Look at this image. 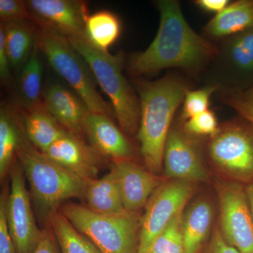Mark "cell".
<instances>
[{"label": "cell", "mask_w": 253, "mask_h": 253, "mask_svg": "<svg viewBox=\"0 0 253 253\" xmlns=\"http://www.w3.org/2000/svg\"><path fill=\"white\" fill-rule=\"evenodd\" d=\"M49 222L61 253H101L90 240L73 226L61 211L54 213Z\"/></svg>", "instance_id": "obj_26"}, {"label": "cell", "mask_w": 253, "mask_h": 253, "mask_svg": "<svg viewBox=\"0 0 253 253\" xmlns=\"http://www.w3.org/2000/svg\"><path fill=\"white\" fill-rule=\"evenodd\" d=\"M84 58L94 74L96 83L109 96L115 116L125 134H137L140 121V101L136 89L123 74L126 56L95 47L85 38H68Z\"/></svg>", "instance_id": "obj_4"}, {"label": "cell", "mask_w": 253, "mask_h": 253, "mask_svg": "<svg viewBox=\"0 0 253 253\" xmlns=\"http://www.w3.org/2000/svg\"><path fill=\"white\" fill-rule=\"evenodd\" d=\"M59 211L101 253H137L140 221L137 212L100 214L67 203Z\"/></svg>", "instance_id": "obj_5"}, {"label": "cell", "mask_w": 253, "mask_h": 253, "mask_svg": "<svg viewBox=\"0 0 253 253\" xmlns=\"http://www.w3.org/2000/svg\"><path fill=\"white\" fill-rule=\"evenodd\" d=\"M84 134L90 146L100 155L113 161L131 160L134 148L122 129L110 116L89 111L84 122Z\"/></svg>", "instance_id": "obj_16"}, {"label": "cell", "mask_w": 253, "mask_h": 253, "mask_svg": "<svg viewBox=\"0 0 253 253\" xmlns=\"http://www.w3.org/2000/svg\"><path fill=\"white\" fill-rule=\"evenodd\" d=\"M0 19L3 24L32 21L26 1L22 0H0Z\"/></svg>", "instance_id": "obj_31"}, {"label": "cell", "mask_w": 253, "mask_h": 253, "mask_svg": "<svg viewBox=\"0 0 253 253\" xmlns=\"http://www.w3.org/2000/svg\"><path fill=\"white\" fill-rule=\"evenodd\" d=\"M160 25L146 50L126 61L128 74L134 79L164 69L178 68L199 81L217 52L216 43L198 34L186 21L177 0H158Z\"/></svg>", "instance_id": "obj_1"}, {"label": "cell", "mask_w": 253, "mask_h": 253, "mask_svg": "<svg viewBox=\"0 0 253 253\" xmlns=\"http://www.w3.org/2000/svg\"><path fill=\"white\" fill-rule=\"evenodd\" d=\"M199 138L186 130L180 115H176L163 152V166L166 176L191 183L208 180Z\"/></svg>", "instance_id": "obj_11"}, {"label": "cell", "mask_w": 253, "mask_h": 253, "mask_svg": "<svg viewBox=\"0 0 253 253\" xmlns=\"http://www.w3.org/2000/svg\"><path fill=\"white\" fill-rule=\"evenodd\" d=\"M122 33V23L117 15L103 10L89 15L86 20V39L102 51H109Z\"/></svg>", "instance_id": "obj_25"}, {"label": "cell", "mask_w": 253, "mask_h": 253, "mask_svg": "<svg viewBox=\"0 0 253 253\" xmlns=\"http://www.w3.org/2000/svg\"><path fill=\"white\" fill-rule=\"evenodd\" d=\"M253 26V0L232 1L203 28V36L217 42Z\"/></svg>", "instance_id": "obj_18"}, {"label": "cell", "mask_w": 253, "mask_h": 253, "mask_svg": "<svg viewBox=\"0 0 253 253\" xmlns=\"http://www.w3.org/2000/svg\"><path fill=\"white\" fill-rule=\"evenodd\" d=\"M11 189L6 202V219L18 253H33L42 231L37 226L32 212L22 168L16 158L10 169Z\"/></svg>", "instance_id": "obj_12"}, {"label": "cell", "mask_w": 253, "mask_h": 253, "mask_svg": "<svg viewBox=\"0 0 253 253\" xmlns=\"http://www.w3.org/2000/svg\"><path fill=\"white\" fill-rule=\"evenodd\" d=\"M189 181H164L150 198L141 218L137 253H144L160 233L184 208L194 194Z\"/></svg>", "instance_id": "obj_9"}, {"label": "cell", "mask_w": 253, "mask_h": 253, "mask_svg": "<svg viewBox=\"0 0 253 253\" xmlns=\"http://www.w3.org/2000/svg\"><path fill=\"white\" fill-rule=\"evenodd\" d=\"M84 199L86 207L100 214H119L126 212L114 171L100 179L88 181Z\"/></svg>", "instance_id": "obj_21"}, {"label": "cell", "mask_w": 253, "mask_h": 253, "mask_svg": "<svg viewBox=\"0 0 253 253\" xmlns=\"http://www.w3.org/2000/svg\"><path fill=\"white\" fill-rule=\"evenodd\" d=\"M9 193V189L6 186L0 196V253H18L6 219V202Z\"/></svg>", "instance_id": "obj_32"}, {"label": "cell", "mask_w": 253, "mask_h": 253, "mask_svg": "<svg viewBox=\"0 0 253 253\" xmlns=\"http://www.w3.org/2000/svg\"><path fill=\"white\" fill-rule=\"evenodd\" d=\"M40 49L50 66L62 78L91 112L115 116L112 106L99 94L97 83L89 65L67 38L47 29H40Z\"/></svg>", "instance_id": "obj_6"}, {"label": "cell", "mask_w": 253, "mask_h": 253, "mask_svg": "<svg viewBox=\"0 0 253 253\" xmlns=\"http://www.w3.org/2000/svg\"><path fill=\"white\" fill-rule=\"evenodd\" d=\"M111 169L117 177L123 206L127 212H137L163 182L157 174L145 169L131 160L113 161Z\"/></svg>", "instance_id": "obj_14"}, {"label": "cell", "mask_w": 253, "mask_h": 253, "mask_svg": "<svg viewBox=\"0 0 253 253\" xmlns=\"http://www.w3.org/2000/svg\"><path fill=\"white\" fill-rule=\"evenodd\" d=\"M208 157L233 181L247 184L253 179V126L239 116L219 126L210 137Z\"/></svg>", "instance_id": "obj_8"}, {"label": "cell", "mask_w": 253, "mask_h": 253, "mask_svg": "<svg viewBox=\"0 0 253 253\" xmlns=\"http://www.w3.org/2000/svg\"><path fill=\"white\" fill-rule=\"evenodd\" d=\"M245 189H246V196H247L250 208H251L253 217V179L249 184L245 185Z\"/></svg>", "instance_id": "obj_37"}, {"label": "cell", "mask_w": 253, "mask_h": 253, "mask_svg": "<svg viewBox=\"0 0 253 253\" xmlns=\"http://www.w3.org/2000/svg\"><path fill=\"white\" fill-rule=\"evenodd\" d=\"M25 132L16 110L1 104L0 110V179L2 181L16 158Z\"/></svg>", "instance_id": "obj_23"}, {"label": "cell", "mask_w": 253, "mask_h": 253, "mask_svg": "<svg viewBox=\"0 0 253 253\" xmlns=\"http://www.w3.org/2000/svg\"><path fill=\"white\" fill-rule=\"evenodd\" d=\"M55 236L49 231H43L41 241L33 253H58Z\"/></svg>", "instance_id": "obj_36"}, {"label": "cell", "mask_w": 253, "mask_h": 253, "mask_svg": "<svg viewBox=\"0 0 253 253\" xmlns=\"http://www.w3.org/2000/svg\"><path fill=\"white\" fill-rule=\"evenodd\" d=\"M140 101L137 138L146 168L157 174L163 168L165 145L176 111L193 89L189 78L169 73L155 81L134 80Z\"/></svg>", "instance_id": "obj_2"}, {"label": "cell", "mask_w": 253, "mask_h": 253, "mask_svg": "<svg viewBox=\"0 0 253 253\" xmlns=\"http://www.w3.org/2000/svg\"><path fill=\"white\" fill-rule=\"evenodd\" d=\"M32 21L40 29L56 32L67 38H85L86 3L81 0H28Z\"/></svg>", "instance_id": "obj_13"}, {"label": "cell", "mask_w": 253, "mask_h": 253, "mask_svg": "<svg viewBox=\"0 0 253 253\" xmlns=\"http://www.w3.org/2000/svg\"><path fill=\"white\" fill-rule=\"evenodd\" d=\"M213 207L207 200L193 203L183 215L184 253H199L211 231Z\"/></svg>", "instance_id": "obj_22"}, {"label": "cell", "mask_w": 253, "mask_h": 253, "mask_svg": "<svg viewBox=\"0 0 253 253\" xmlns=\"http://www.w3.org/2000/svg\"><path fill=\"white\" fill-rule=\"evenodd\" d=\"M46 158L89 181L96 179L101 166L100 154L69 131L42 153Z\"/></svg>", "instance_id": "obj_15"}, {"label": "cell", "mask_w": 253, "mask_h": 253, "mask_svg": "<svg viewBox=\"0 0 253 253\" xmlns=\"http://www.w3.org/2000/svg\"><path fill=\"white\" fill-rule=\"evenodd\" d=\"M217 91V87L212 85H205L199 89L188 91L179 113L181 119L184 121H187L189 118L207 111L211 96Z\"/></svg>", "instance_id": "obj_28"}, {"label": "cell", "mask_w": 253, "mask_h": 253, "mask_svg": "<svg viewBox=\"0 0 253 253\" xmlns=\"http://www.w3.org/2000/svg\"><path fill=\"white\" fill-rule=\"evenodd\" d=\"M11 66L5 45L3 28L0 26V79L4 84H9L11 78Z\"/></svg>", "instance_id": "obj_34"}, {"label": "cell", "mask_w": 253, "mask_h": 253, "mask_svg": "<svg viewBox=\"0 0 253 253\" xmlns=\"http://www.w3.org/2000/svg\"><path fill=\"white\" fill-rule=\"evenodd\" d=\"M205 253H240L224 239L220 229L214 228Z\"/></svg>", "instance_id": "obj_33"}, {"label": "cell", "mask_w": 253, "mask_h": 253, "mask_svg": "<svg viewBox=\"0 0 253 253\" xmlns=\"http://www.w3.org/2000/svg\"><path fill=\"white\" fill-rule=\"evenodd\" d=\"M215 43L217 54L199 82L203 86H215L218 91H244L252 87L253 26Z\"/></svg>", "instance_id": "obj_7"}, {"label": "cell", "mask_w": 253, "mask_h": 253, "mask_svg": "<svg viewBox=\"0 0 253 253\" xmlns=\"http://www.w3.org/2000/svg\"><path fill=\"white\" fill-rule=\"evenodd\" d=\"M194 2L196 6L205 12L217 14L225 9L230 1L228 0H196Z\"/></svg>", "instance_id": "obj_35"}, {"label": "cell", "mask_w": 253, "mask_h": 253, "mask_svg": "<svg viewBox=\"0 0 253 253\" xmlns=\"http://www.w3.org/2000/svg\"><path fill=\"white\" fill-rule=\"evenodd\" d=\"M184 126L190 134L199 137L215 135L219 127L215 113L209 109L184 121Z\"/></svg>", "instance_id": "obj_30"}, {"label": "cell", "mask_w": 253, "mask_h": 253, "mask_svg": "<svg viewBox=\"0 0 253 253\" xmlns=\"http://www.w3.org/2000/svg\"><path fill=\"white\" fill-rule=\"evenodd\" d=\"M16 158L29 183L41 220L50 221L67 200L84 198L88 181L46 158L30 143L26 134Z\"/></svg>", "instance_id": "obj_3"}, {"label": "cell", "mask_w": 253, "mask_h": 253, "mask_svg": "<svg viewBox=\"0 0 253 253\" xmlns=\"http://www.w3.org/2000/svg\"><path fill=\"white\" fill-rule=\"evenodd\" d=\"M179 213L157 236L144 253H184L182 221Z\"/></svg>", "instance_id": "obj_27"}, {"label": "cell", "mask_w": 253, "mask_h": 253, "mask_svg": "<svg viewBox=\"0 0 253 253\" xmlns=\"http://www.w3.org/2000/svg\"><path fill=\"white\" fill-rule=\"evenodd\" d=\"M215 186L221 234L240 253H253V217L245 186L236 181H218Z\"/></svg>", "instance_id": "obj_10"}, {"label": "cell", "mask_w": 253, "mask_h": 253, "mask_svg": "<svg viewBox=\"0 0 253 253\" xmlns=\"http://www.w3.org/2000/svg\"><path fill=\"white\" fill-rule=\"evenodd\" d=\"M217 94L223 104L234 109L253 126V86L244 91H218Z\"/></svg>", "instance_id": "obj_29"}, {"label": "cell", "mask_w": 253, "mask_h": 253, "mask_svg": "<svg viewBox=\"0 0 253 253\" xmlns=\"http://www.w3.org/2000/svg\"><path fill=\"white\" fill-rule=\"evenodd\" d=\"M21 122L28 140L41 153L67 132L49 113L44 105L28 111H22Z\"/></svg>", "instance_id": "obj_19"}, {"label": "cell", "mask_w": 253, "mask_h": 253, "mask_svg": "<svg viewBox=\"0 0 253 253\" xmlns=\"http://www.w3.org/2000/svg\"><path fill=\"white\" fill-rule=\"evenodd\" d=\"M39 49L38 45L20 70L16 85V101L21 111H31L42 104L43 66L38 55Z\"/></svg>", "instance_id": "obj_24"}, {"label": "cell", "mask_w": 253, "mask_h": 253, "mask_svg": "<svg viewBox=\"0 0 253 253\" xmlns=\"http://www.w3.org/2000/svg\"><path fill=\"white\" fill-rule=\"evenodd\" d=\"M42 104L66 130L82 139L84 119L90 110L76 93L51 83L43 94Z\"/></svg>", "instance_id": "obj_17"}, {"label": "cell", "mask_w": 253, "mask_h": 253, "mask_svg": "<svg viewBox=\"0 0 253 253\" xmlns=\"http://www.w3.org/2000/svg\"><path fill=\"white\" fill-rule=\"evenodd\" d=\"M5 45L12 69H21L39 45L40 30L30 21L1 23Z\"/></svg>", "instance_id": "obj_20"}]
</instances>
